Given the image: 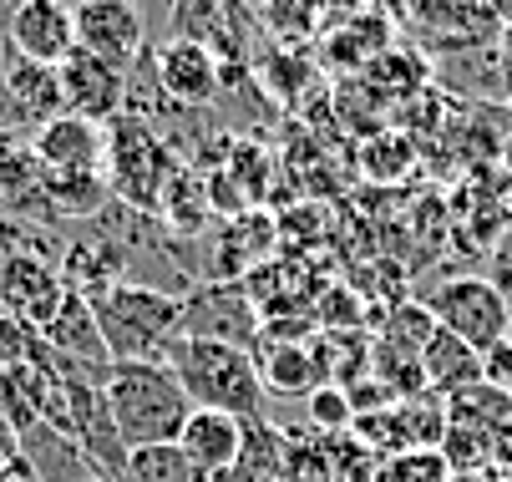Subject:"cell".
I'll use <instances>...</instances> for the list:
<instances>
[{"label":"cell","instance_id":"3957f363","mask_svg":"<svg viewBox=\"0 0 512 482\" xmlns=\"http://www.w3.org/2000/svg\"><path fill=\"white\" fill-rule=\"evenodd\" d=\"M168 371L188 391L193 406L203 411H224V417H264V381L249 351L234 346H208V340H178Z\"/></svg>","mask_w":512,"mask_h":482},{"label":"cell","instance_id":"5b68a950","mask_svg":"<svg viewBox=\"0 0 512 482\" xmlns=\"http://www.w3.org/2000/svg\"><path fill=\"white\" fill-rule=\"evenodd\" d=\"M421 310L436 320V330L457 335L462 346H472L477 356L492 351V346H502L507 330H512V305H507V295H502L492 280H482V274L436 285V290L421 300Z\"/></svg>","mask_w":512,"mask_h":482},{"label":"cell","instance_id":"4fadbf2b","mask_svg":"<svg viewBox=\"0 0 512 482\" xmlns=\"http://www.w3.org/2000/svg\"><path fill=\"white\" fill-rule=\"evenodd\" d=\"M173 447H178L208 482H213V477H229L234 462H239V447H244V422H239V417H224V411L193 406Z\"/></svg>","mask_w":512,"mask_h":482},{"label":"cell","instance_id":"5bb4252c","mask_svg":"<svg viewBox=\"0 0 512 482\" xmlns=\"http://www.w3.org/2000/svg\"><path fill=\"white\" fill-rule=\"evenodd\" d=\"M254 366H259L264 391H279V396H310L315 386H325L310 340H264Z\"/></svg>","mask_w":512,"mask_h":482},{"label":"cell","instance_id":"7c38bea8","mask_svg":"<svg viewBox=\"0 0 512 482\" xmlns=\"http://www.w3.org/2000/svg\"><path fill=\"white\" fill-rule=\"evenodd\" d=\"M158 66V87L168 92V102L178 107H208L218 102V56L198 41H168L163 51H153Z\"/></svg>","mask_w":512,"mask_h":482},{"label":"cell","instance_id":"f1b7e54d","mask_svg":"<svg viewBox=\"0 0 512 482\" xmlns=\"http://www.w3.org/2000/svg\"><path fill=\"white\" fill-rule=\"evenodd\" d=\"M0 214H6V209H0Z\"/></svg>","mask_w":512,"mask_h":482},{"label":"cell","instance_id":"d4e9b609","mask_svg":"<svg viewBox=\"0 0 512 482\" xmlns=\"http://www.w3.org/2000/svg\"><path fill=\"white\" fill-rule=\"evenodd\" d=\"M264 21H269L274 31H295V36H310L320 16H315L310 6H269V11H264Z\"/></svg>","mask_w":512,"mask_h":482},{"label":"cell","instance_id":"603a6c76","mask_svg":"<svg viewBox=\"0 0 512 482\" xmlns=\"http://www.w3.org/2000/svg\"><path fill=\"white\" fill-rule=\"evenodd\" d=\"M365 173L371 178H381V183H391V178H406L411 173V163H416V153H411V143L401 132H376L371 143H365Z\"/></svg>","mask_w":512,"mask_h":482},{"label":"cell","instance_id":"6da1fadb","mask_svg":"<svg viewBox=\"0 0 512 482\" xmlns=\"http://www.w3.org/2000/svg\"><path fill=\"white\" fill-rule=\"evenodd\" d=\"M97 330L107 340L112 366H168L173 346L183 340V295H163L148 285H112L92 300Z\"/></svg>","mask_w":512,"mask_h":482},{"label":"cell","instance_id":"8fae6325","mask_svg":"<svg viewBox=\"0 0 512 482\" xmlns=\"http://www.w3.org/2000/svg\"><path fill=\"white\" fill-rule=\"evenodd\" d=\"M11 51L41 66H61L77 51V21L56 0H26L11 11Z\"/></svg>","mask_w":512,"mask_h":482},{"label":"cell","instance_id":"4316f807","mask_svg":"<svg viewBox=\"0 0 512 482\" xmlns=\"http://www.w3.org/2000/svg\"><path fill=\"white\" fill-rule=\"evenodd\" d=\"M16 462H21V432H16L6 417H0V477H6Z\"/></svg>","mask_w":512,"mask_h":482},{"label":"cell","instance_id":"ba28073f","mask_svg":"<svg viewBox=\"0 0 512 482\" xmlns=\"http://www.w3.org/2000/svg\"><path fill=\"white\" fill-rule=\"evenodd\" d=\"M71 21H77V46L102 56L117 72H132L137 56L148 51V21L127 0H87L71 11Z\"/></svg>","mask_w":512,"mask_h":482},{"label":"cell","instance_id":"83f0119b","mask_svg":"<svg viewBox=\"0 0 512 482\" xmlns=\"http://www.w3.org/2000/svg\"><path fill=\"white\" fill-rule=\"evenodd\" d=\"M11 11H0V87H6V66H11Z\"/></svg>","mask_w":512,"mask_h":482},{"label":"cell","instance_id":"8992f818","mask_svg":"<svg viewBox=\"0 0 512 482\" xmlns=\"http://www.w3.org/2000/svg\"><path fill=\"white\" fill-rule=\"evenodd\" d=\"M183 340H208V346H234L259 356L264 346L259 300L234 280H198L183 295Z\"/></svg>","mask_w":512,"mask_h":482},{"label":"cell","instance_id":"e0dca14e","mask_svg":"<svg viewBox=\"0 0 512 482\" xmlns=\"http://www.w3.org/2000/svg\"><path fill=\"white\" fill-rule=\"evenodd\" d=\"M284 452H289V437H279L264 417H249L244 422V447H239V462H234V482H284Z\"/></svg>","mask_w":512,"mask_h":482},{"label":"cell","instance_id":"44dd1931","mask_svg":"<svg viewBox=\"0 0 512 482\" xmlns=\"http://www.w3.org/2000/svg\"><path fill=\"white\" fill-rule=\"evenodd\" d=\"M122 482H208L178 447H142L127 457V477Z\"/></svg>","mask_w":512,"mask_h":482},{"label":"cell","instance_id":"9a60e30c","mask_svg":"<svg viewBox=\"0 0 512 482\" xmlns=\"http://www.w3.org/2000/svg\"><path fill=\"white\" fill-rule=\"evenodd\" d=\"M421 381L436 391V396H462L467 386L482 381V356L472 346H462L457 335L447 330H431V340L421 346Z\"/></svg>","mask_w":512,"mask_h":482},{"label":"cell","instance_id":"7a4b0ae2","mask_svg":"<svg viewBox=\"0 0 512 482\" xmlns=\"http://www.w3.org/2000/svg\"><path fill=\"white\" fill-rule=\"evenodd\" d=\"M107 406H112V422L127 442V452H142V447H173L183 422H188V391L178 386V376L168 366H112L107 376Z\"/></svg>","mask_w":512,"mask_h":482},{"label":"cell","instance_id":"d6986e66","mask_svg":"<svg viewBox=\"0 0 512 482\" xmlns=\"http://www.w3.org/2000/svg\"><path fill=\"white\" fill-rule=\"evenodd\" d=\"M158 214L168 219V229H173L178 239L203 234V224H208V214H213V203H208V183H203L198 173L178 168V178L168 183V193H163V209H158Z\"/></svg>","mask_w":512,"mask_h":482},{"label":"cell","instance_id":"2e32d148","mask_svg":"<svg viewBox=\"0 0 512 482\" xmlns=\"http://www.w3.org/2000/svg\"><path fill=\"white\" fill-rule=\"evenodd\" d=\"M320 41H325L320 56H325L330 72H345V66L365 72V66H371V61L386 51V41H391V16H381V11H360V16H350L340 31L320 36Z\"/></svg>","mask_w":512,"mask_h":482},{"label":"cell","instance_id":"484cf974","mask_svg":"<svg viewBox=\"0 0 512 482\" xmlns=\"http://www.w3.org/2000/svg\"><path fill=\"white\" fill-rule=\"evenodd\" d=\"M482 381L487 386H512V346L502 340V346H492V351H482Z\"/></svg>","mask_w":512,"mask_h":482},{"label":"cell","instance_id":"cb8c5ba5","mask_svg":"<svg viewBox=\"0 0 512 482\" xmlns=\"http://www.w3.org/2000/svg\"><path fill=\"white\" fill-rule=\"evenodd\" d=\"M305 401H310V422H315V427H325V432H340V427H350V422H355V411H350V391H345V386H330V381H325V386H315Z\"/></svg>","mask_w":512,"mask_h":482},{"label":"cell","instance_id":"ffe728a7","mask_svg":"<svg viewBox=\"0 0 512 482\" xmlns=\"http://www.w3.org/2000/svg\"><path fill=\"white\" fill-rule=\"evenodd\" d=\"M426 82V61L406 46H386L371 66H365V87H376L381 97H406Z\"/></svg>","mask_w":512,"mask_h":482},{"label":"cell","instance_id":"30bf717a","mask_svg":"<svg viewBox=\"0 0 512 482\" xmlns=\"http://www.w3.org/2000/svg\"><path fill=\"white\" fill-rule=\"evenodd\" d=\"M31 148H36L41 168L56 178H102V168H107V132L71 112H61L41 132H31Z\"/></svg>","mask_w":512,"mask_h":482},{"label":"cell","instance_id":"52a82bcc","mask_svg":"<svg viewBox=\"0 0 512 482\" xmlns=\"http://www.w3.org/2000/svg\"><path fill=\"white\" fill-rule=\"evenodd\" d=\"M66 300V280L51 259L36 254H0V315L46 330Z\"/></svg>","mask_w":512,"mask_h":482},{"label":"cell","instance_id":"ac0fdd59","mask_svg":"<svg viewBox=\"0 0 512 482\" xmlns=\"http://www.w3.org/2000/svg\"><path fill=\"white\" fill-rule=\"evenodd\" d=\"M447 411H452V422H462V427H477V432H487L497 442H512V391H502V386L477 381L462 396H452Z\"/></svg>","mask_w":512,"mask_h":482},{"label":"cell","instance_id":"7402d4cb","mask_svg":"<svg viewBox=\"0 0 512 482\" xmlns=\"http://www.w3.org/2000/svg\"><path fill=\"white\" fill-rule=\"evenodd\" d=\"M371 482H452V467L436 447H411V452L381 457Z\"/></svg>","mask_w":512,"mask_h":482},{"label":"cell","instance_id":"9c48e42d","mask_svg":"<svg viewBox=\"0 0 512 482\" xmlns=\"http://www.w3.org/2000/svg\"><path fill=\"white\" fill-rule=\"evenodd\" d=\"M56 77H61V107L71 117L97 122V127L122 117V107H127V72L107 66L102 56H92V51L77 46L56 66Z\"/></svg>","mask_w":512,"mask_h":482},{"label":"cell","instance_id":"277c9868","mask_svg":"<svg viewBox=\"0 0 512 482\" xmlns=\"http://www.w3.org/2000/svg\"><path fill=\"white\" fill-rule=\"evenodd\" d=\"M178 168L183 163L163 143V132L142 127L137 117L107 122V168H102V178H107L112 203H122V209H132V214H158Z\"/></svg>","mask_w":512,"mask_h":482},{"label":"cell","instance_id":"f546056e","mask_svg":"<svg viewBox=\"0 0 512 482\" xmlns=\"http://www.w3.org/2000/svg\"><path fill=\"white\" fill-rule=\"evenodd\" d=\"M507 391H512V386H507Z\"/></svg>","mask_w":512,"mask_h":482}]
</instances>
